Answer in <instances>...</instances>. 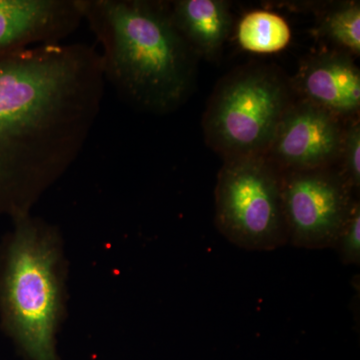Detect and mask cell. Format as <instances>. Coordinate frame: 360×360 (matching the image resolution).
I'll return each instance as SVG.
<instances>
[{"instance_id": "obj_1", "label": "cell", "mask_w": 360, "mask_h": 360, "mask_svg": "<svg viewBox=\"0 0 360 360\" xmlns=\"http://www.w3.org/2000/svg\"><path fill=\"white\" fill-rule=\"evenodd\" d=\"M101 56L53 42L0 58V210L14 215L84 149L104 96Z\"/></svg>"}, {"instance_id": "obj_2", "label": "cell", "mask_w": 360, "mask_h": 360, "mask_svg": "<svg viewBox=\"0 0 360 360\" xmlns=\"http://www.w3.org/2000/svg\"><path fill=\"white\" fill-rule=\"evenodd\" d=\"M101 45L105 82L137 110L165 115L193 92L196 54L177 30L168 2L78 0Z\"/></svg>"}, {"instance_id": "obj_3", "label": "cell", "mask_w": 360, "mask_h": 360, "mask_svg": "<svg viewBox=\"0 0 360 360\" xmlns=\"http://www.w3.org/2000/svg\"><path fill=\"white\" fill-rule=\"evenodd\" d=\"M292 89L276 68L250 65L225 75L205 115L208 146L225 160L265 155L292 101Z\"/></svg>"}, {"instance_id": "obj_4", "label": "cell", "mask_w": 360, "mask_h": 360, "mask_svg": "<svg viewBox=\"0 0 360 360\" xmlns=\"http://www.w3.org/2000/svg\"><path fill=\"white\" fill-rule=\"evenodd\" d=\"M14 217L15 233L2 286L7 323L32 360H56L53 335L60 303L56 248L51 236L26 212Z\"/></svg>"}, {"instance_id": "obj_5", "label": "cell", "mask_w": 360, "mask_h": 360, "mask_svg": "<svg viewBox=\"0 0 360 360\" xmlns=\"http://www.w3.org/2000/svg\"><path fill=\"white\" fill-rule=\"evenodd\" d=\"M215 224L243 250L271 251L288 245L281 174L265 156L224 161L215 187Z\"/></svg>"}, {"instance_id": "obj_6", "label": "cell", "mask_w": 360, "mask_h": 360, "mask_svg": "<svg viewBox=\"0 0 360 360\" xmlns=\"http://www.w3.org/2000/svg\"><path fill=\"white\" fill-rule=\"evenodd\" d=\"M352 194L333 167L281 174L288 243L305 250L333 248L354 207Z\"/></svg>"}, {"instance_id": "obj_7", "label": "cell", "mask_w": 360, "mask_h": 360, "mask_svg": "<svg viewBox=\"0 0 360 360\" xmlns=\"http://www.w3.org/2000/svg\"><path fill=\"white\" fill-rule=\"evenodd\" d=\"M343 131L338 116L309 101H293L264 156L281 174L331 167L338 160Z\"/></svg>"}, {"instance_id": "obj_8", "label": "cell", "mask_w": 360, "mask_h": 360, "mask_svg": "<svg viewBox=\"0 0 360 360\" xmlns=\"http://www.w3.org/2000/svg\"><path fill=\"white\" fill-rule=\"evenodd\" d=\"M82 20L77 0H0V58L61 42Z\"/></svg>"}, {"instance_id": "obj_9", "label": "cell", "mask_w": 360, "mask_h": 360, "mask_svg": "<svg viewBox=\"0 0 360 360\" xmlns=\"http://www.w3.org/2000/svg\"><path fill=\"white\" fill-rule=\"evenodd\" d=\"M290 84L303 101L340 120L359 113L360 71L347 52H324L310 56L302 61Z\"/></svg>"}, {"instance_id": "obj_10", "label": "cell", "mask_w": 360, "mask_h": 360, "mask_svg": "<svg viewBox=\"0 0 360 360\" xmlns=\"http://www.w3.org/2000/svg\"><path fill=\"white\" fill-rule=\"evenodd\" d=\"M177 30L198 56L212 59L221 51L231 30V4L224 0L168 2Z\"/></svg>"}, {"instance_id": "obj_11", "label": "cell", "mask_w": 360, "mask_h": 360, "mask_svg": "<svg viewBox=\"0 0 360 360\" xmlns=\"http://www.w3.org/2000/svg\"><path fill=\"white\" fill-rule=\"evenodd\" d=\"M238 39L245 51L274 53L283 51L290 44L291 30L288 23L278 14L250 11L239 22Z\"/></svg>"}, {"instance_id": "obj_12", "label": "cell", "mask_w": 360, "mask_h": 360, "mask_svg": "<svg viewBox=\"0 0 360 360\" xmlns=\"http://www.w3.org/2000/svg\"><path fill=\"white\" fill-rule=\"evenodd\" d=\"M324 37L350 56L360 53V6L359 1L345 2L328 11L321 26Z\"/></svg>"}, {"instance_id": "obj_13", "label": "cell", "mask_w": 360, "mask_h": 360, "mask_svg": "<svg viewBox=\"0 0 360 360\" xmlns=\"http://www.w3.org/2000/svg\"><path fill=\"white\" fill-rule=\"evenodd\" d=\"M343 179L352 187L359 191L360 186V125L354 120L349 127H345L340 156Z\"/></svg>"}, {"instance_id": "obj_14", "label": "cell", "mask_w": 360, "mask_h": 360, "mask_svg": "<svg viewBox=\"0 0 360 360\" xmlns=\"http://www.w3.org/2000/svg\"><path fill=\"white\" fill-rule=\"evenodd\" d=\"M333 248L338 250L342 264L359 265L360 264V207L355 201L349 217L343 225L340 236Z\"/></svg>"}]
</instances>
